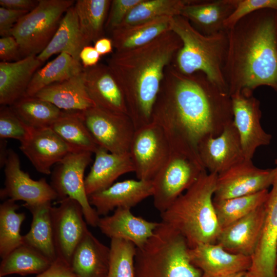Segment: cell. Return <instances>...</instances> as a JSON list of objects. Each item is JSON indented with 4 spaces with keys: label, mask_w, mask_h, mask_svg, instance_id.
Instances as JSON below:
<instances>
[{
    "label": "cell",
    "mask_w": 277,
    "mask_h": 277,
    "mask_svg": "<svg viewBox=\"0 0 277 277\" xmlns=\"http://www.w3.org/2000/svg\"><path fill=\"white\" fill-rule=\"evenodd\" d=\"M206 171L196 148L185 143L170 145L167 160L152 181L155 208L165 211Z\"/></svg>",
    "instance_id": "cell-7"
},
{
    "label": "cell",
    "mask_w": 277,
    "mask_h": 277,
    "mask_svg": "<svg viewBox=\"0 0 277 277\" xmlns=\"http://www.w3.org/2000/svg\"><path fill=\"white\" fill-rule=\"evenodd\" d=\"M31 128L27 126L15 113L10 106L0 108V139H16L23 141L29 134Z\"/></svg>",
    "instance_id": "cell-40"
},
{
    "label": "cell",
    "mask_w": 277,
    "mask_h": 277,
    "mask_svg": "<svg viewBox=\"0 0 277 277\" xmlns=\"http://www.w3.org/2000/svg\"><path fill=\"white\" fill-rule=\"evenodd\" d=\"M94 47L100 55L102 56L111 53L113 46L111 38L103 37L94 43Z\"/></svg>",
    "instance_id": "cell-48"
},
{
    "label": "cell",
    "mask_w": 277,
    "mask_h": 277,
    "mask_svg": "<svg viewBox=\"0 0 277 277\" xmlns=\"http://www.w3.org/2000/svg\"><path fill=\"white\" fill-rule=\"evenodd\" d=\"M35 277H77L70 265L64 261L57 258L50 267Z\"/></svg>",
    "instance_id": "cell-45"
},
{
    "label": "cell",
    "mask_w": 277,
    "mask_h": 277,
    "mask_svg": "<svg viewBox=\"0 0 277 277\" xmlns=\"http://www.w3.org/2000/svg\"><path fill=\"white\" fill-rule=\"evenodd\" d=\"M81 115L98 147L112 153L129 152L135 128L128 114L94 106L81 111Z\"/></svg>",
    "instance_id": "cell-11"
},
{
    "label": "cell",
    "mask_w": 277,
    "mask_h": 277,
    "mask_svg": "<svg viewBox=\"0 0 277 277\" xmlns=\"http://www.w3.org/2000/svg\"><path fill=\"white\" fill-rule=\"evenodd\" d=\"M9 149L7 148V142L6 140L0 141V165L1 167L5 166L6 161L8 155Z\"/></svg>",
    "instance_id": "cell-49"
},
{
    "label": "cell",
    "mask_w": 277,
    "mask_h": 277,
    "mask_svg": "<svg viewBox=\"0 0 277 277\" xmlns=\"http://www.w3.org/2000/svg\"><path fill=\"white\" fill-rule=\"evenodd\" d=\"M109 258L110 247L88 230L75 248L70 266L77 277H107Z\"/></svg>",
    "instance_id": "cell-27"
},
{
    "label": "cell",
    "mask_w": 277,
    "mask_h": 277,
    "mask_svg": "<svg viewBox=\"0 0 277 277\" xmlns=\"http://www.w3.org/2000/svg\"><path fill=\"white\" fill-rule=\"evenodd\" d=\"M276 276L277 277V252H276Z\"/></svg>",
    "instance_id": "cell-51"
},
{
    "label": "cell",
    "mask_w": 277,
    "mask_h": 277,
    "mask_svg": "<svg viewBox=\"0 0 277 277\" xmlns=\"http://www.w3.org/2000/svg\"><path fill=\"white\" fill-rule=\"evenodd\" d=\"M92 153L73 151L68 153L52 173L51 185L60 200L70 197L81 205L87 223L97 227L100 219L96 210L90 204L85 186L84 173L91 162Z\"/></svg>",
    "instance_id": "cell-9"
},
{
    "label": "cell",
    "mask_w": 277,
    "mask_h": 277,
    "mask_svg": "<svg viewBox=\"0 0 277 277\" xmlns=\"http://www.w3.org/2000/svg\"><path fill=\"white\" fill-rule=\"evenodd\" d=\"M273 177L274 168H259L251 160L245 159L217 175L213 199H228L268 189Z\"/></svg>",
    "instance_id": "cell-15"
},
{
    "label": "cell",
    "mask_w": 277,
    "mask_h": 277,
    "mask_svg": "<svg viewBox=\"0 0 277 277\" xmlns=\"http://www.w3.org/2000/svg\"><path fill=\"white\" fill-rule=\"evenodd\" d=\"M236 3L237 0H191L184 7L180 15L202 34L211 35L226 30L225 22Z\"/></svg>",
    "instance_id": "cell-24"
},
{
    "label": "cell",
    "mask_w": 277,
    "mask_h": 277,
    "mask_svg": "<svg viewBox=\"0 0 277 277\" xmlns=\"http://www.w3.org/2000/svg\"><path fill=\"white\" fill-rule=\"evenodd\" d=\"M35 96L65 111L81 112L95 106L86 90L84 70L67 80L45 87Z\"/></svg>",
    "instance_id": "cell-26"
},
{
    "label": "cell",
    "mask_w": 277,
    "mask_h": 277,
    "mask_svg": "<svg viewBox=\"0 0 277 277\" xmlns=\"http://www.w3.org/2000/svg\"><path fill=\"white\" fill-rule=\"evenodd\" d=\"M136 248L129 241L120 239H111L107 277H135Z\"/></svg>",
    "instance_id": "cell-39"
},
{
    "label": "cell",
    "mask_w": 277,
    "mask_h": 277,
    "mask_svg": "<svg viewBox=\"0 0 277 277\" xmlns=\"http://www.w3.org/2000/svg\"><path fill=\"white\" fill-rule=\"evenodd\" d=\"M217 174L204 172L165 211L162 222L185 239L190 248L205 243H216L221 229L213 203Z\"/></svg>",
    "instance_id": "cell-4"
},
{
    "label": "cell",
    "mask_w": 277,
    "mask_h": 277,
    "mask_svg": "<svg viewBox=\"0 0 277 277\" xmlns=\"http://www.w3.org/2000/svg\"><path fill=\"white\" fill-rule=\"evenodd\" d=\"M73 0H39L37 6L24 15L11 32L19 44L22 58L37 56L55 33Z\"/></svg>",
    "instance_id": "cell-8"
},
{
    "label": "cell",
    "mask_w": 277,
    "mask_h": 277,
    "mask_svg": "<svg viewBox=\"0 0 277 277\" xmlns=\"http://www.w3.org/2000/svg\"><path fill=\"white\" fill-rule=\"evenodd\" d=\"M227 30L224 76L229 94H253L262 86L277 92V11H256Z\"/></svg>",
    "instance_id": "cell-2"
},
{
    "label": "cell",
    "mask_w": 277,
    "mask_h": 277,
    "mask_svg": "<svg viewBox=\"0 0 277 277\" xmlns=\"http://www.w3.org/2000/svg\"><path fill=\"white\" fill-rule=\"evenodd\" d=\"M19 149L38 172L47 175L53 165L74 151L50 128H31Z\"/></svg>",
    "instance_id": "cell-17"
},
{
    "label": "cell",
    "mask_w": 277,
    "mask_h": 277,
    "mask_svg": "<svg viewBox=\"0 0 277 277\" xmlns=\"http://www.w3.org/2000/svg\"><path fill=\"white\" fill-rule=\"evenodd\" d=\"M50 260L33 248L22 244L2 259L0 276L12 274H39L52 265Z\"/></svg>",
    "instance_id": "cell-35"
},
{
    "label": "cell",
    "mask_w": 277,
    "mask_h": 277,
    "mask_svg": "<svg viewBox=\"0 0 277 277\" xmlns=\"http://www.w3.org/2000/svg\"><path fill=\"white\" fill-rule=\"evenodd\" d=\"M0 277H2V276H0Z\"/></svg>",
    "instance_id": "cell-52"
},
{
    "label": "cell",
    "mask_w": 277,
    "mask_h": 277,
    "mask_svg": "<svg viewBox=\"0 0 277 277\" xmlns=\"http://www.w3.org/2000/svg\"><path fill=\"white\" fill-rule=\"evenodd\" d=\"M32 215L29 232L23 235V244L31 247L52 262L57 259L51 219V202L24 204Z\"/></svg>",
    "instance_id": "cell-29"
},
{
    "label": "cell",
    "mask_w": 277,
    "mask_h": 277,
    "mask_svg": "<svg viewBox=\"0 0 277 277\" xmlns=\"http://www.w3.org/2000/svg\"><path fill=\"white\" fill-rule=\"evenodd\" d=\"M172 17L164 16L133 25L120 27L111 32L115 51L134 49L145 45L171 30Z\"/></svg>",
    "instance_id": "cell-30"
},
{
    "label": "cell",
    "mask_w": 277,
    "mask_h": 277,
    "mask_svg": "<svg viewBox=\"0 0 277 277\" xmlns=\"http://www.w3.org/2000/svg\"><path fill=\"white\" fill-rule=\"evenodd\" d=\"M264 218L263 204L221 229L216 243L230 253L251 257L261 236Z\"/></svg>",
    "instance_id": "cell-18"
},
{
    "label": "cell",
    "mask_w": 277,
    "mask_h": 277,
    "mask_svg": "<svg viewBox=\"0 0 277 277\" xmlns=\"http://www.w3.org/2000/svg\"><path fill=\"white\" fill-rule=\"evenodd\" d=\"M184 238L162 222L135 257V277H202Z\"/></svg>",
    "instance_id": "cell-6"
},
{
    "label": "cell",
    "mask_w": 277,
    "mask_h": 277,
    "mask_svg": "<svg viewBox=\"0 0 277 277\" xmlns=\"http://www.w3.org/2000/svg\"><path fill=\"white\" fill-rule=\"evenodd\" d=\"M29 11L0 7V35H11V32L18 21Z\"/></svg>",
    "instance_id": "cell-43"
},
{
    "label": "cell",
    "mask_w": 277,
    "mask_h": 277,
    "mask_svg": "<svg viewBox=\"0 0 277 277\" xmlns=\"http://www.w3.org/2000/svg\"><path fill=\"white\" fill-rule=\"evenodd\" d=\"M43 64L36 56L0 62V104L11 106L25 96L35 72Z\"/></svg>",
    "instance_id": "cell-25"
},
{
    "label": "cell",
    "mask_w": 277,
    "mask_h": 277,
    "mask_svg": "<svg viewBox=\"0 0 277 277\" xmlns=\"http://www.w3.org/2000/svg\"><path fill=\"white\" fill-rule=\"evenodd\" d=\"M84 70L86 90L95 106L128 114L124 93L107 65L97 64Z\"/></svg>",
    "instance_id": "cell-21"
},
{
    "label": "cell",
    "mask_w": 277,
    "mask_h": 277,
    "mask_svg": "<svg viewBox=\"0 0 277 277\" xmlns=\"http://www.w3.org/2000/svg\"><path fill=\"white\" fill-rule=\"evenodd\" d=\"M94 153V162L85 179L88 196L110 187L120 176L134 172L129 152L112 153L98 147Z\"/></svg>",
    "instance_id": "cell-23"
},
{
    "label": "cell",
    "mask_w": 277,
    "mask_h": 277,
    "mask_svg": "<svg viewBox=\"0 0 277 277\" xmlns=\"http://www.w3.org/2000/svg\"><path fill=\"white\" fill-rule=\"evenodd\" d=\"M142 0H112L111 2L105 28L112 32L117 28L125 18Z\"/></svg>",
    "instance_id": "cell-42"
},
{
    "label": "cell",
    "mask_w": 277,
    "mask_h": 277,
    "mask_svg": "<svg viewBox=\"0 0 277 277\" xmlns=\"http://www.w3.org/2000/svg\"><path fill=\"white\" fill-rule=\"evenodd\" d=\"M197 149L206 170L217 175L245 159L239 134L233 121L219 135L202 138Z\"/></svg>",
    "instance_id": "cell-16"
},
{
    "label": "cell",
    "mask_w": 277,
    "mask_h": 277,
    "mask_svg": "<svg viewBox=\"0 0 277 277\" xmlns=\"http://www.w3.org/2000/svg\"><path fill=\"white\" fill-rule=\"evenodd\" d=\"M74 151L94 153L98 146L85 126L81 111H65L50 127Z\"/></svg>",
    "instance_id": "cell-32"
},
{
    "label": "cell",
    "mask_w": 277,
    "mask_h": 277,
    "mask_svg": "<svg viewBox=\"0 0 277 277\" xmlns=\"http://www.w3.org/2000/svg\"><path fill=\"white\" fill-rule=\"evenodd\" d=\"M10 107L27 126L33 129L50 128L63 112L49 102L35 96H24Z\"/></svg>",
    "instance_id": "cell-33"
},
{
    "label": "cell",
    "mask_w": 277,
    "mask_h": 277,
    "mask_svg": "<svg viewBox=\"0 0 277 277\" xmlns=\"http://www.w3.org/2000/svg\"><path fill=\"white\" fill-rule=\"evenodd\" d=\"M171 30L183 43L172 63L173 66L186 75L202 72L228 93L224 76L228 48V30L211 35H204L181 15L172 18Z\"/></svg>",
    "instance_id": "cell-5"
},
{
    "label": "cell",
    "mask_w": 277,
    "mask_h": 277,
    "mask_svg": "<svg viewBox=\"0 0 277 277\" xmlns=\"http://www.w3.org/2000/svg\"><path fill=\"white\" fill-rule=\"evenodd\" d=\"M191 1L142 0L131 9L118 27L141 24L164 16L180 15L184 7Z\"/></svg>",
    "instance_id": "cell-38"
},
{
    "label": "cell",
    "mask_w": 277,
    "mask_h": 277,
    "mask_svg": "<svg viewBox=\"0 0 277 277\" xmlns=\"http://www.w3.org/2000/svg\"><path fill=\"white\" fill-rule=\"evenodd\" d=\"M266 189L251 194L215 200L213 203L221 229L247 215L265 203L268 194Z\"/></svg>",
    "instance_id": "cell-36"
},
{
    "label": "cell",
    "mask_w": 277,
    "mask_h": 277,
    "mask_svg": "<svg viewBox=\"0 0 277 277\" xmlns=\"http://www.w3.org/2000/svg\"><path fill=\"white\" fill-rule=\"evenodd\" d=\"M192 263L202 271V277H218L248 271L251 257L233 254L219 244L205 243L189 249Z\"/></svg>",
    "instance_id": "cell-19"
},
{
    "label": "cell",
    "mask_w": 277,
    "mask_h": 277,
    "mask_svg": "<svg viewBox=\"0 0 277 277\" xmlns=\"http://www.w3.org/2000/svg\"><path fill=\"white\" fill-rule=\"evenodd\" d=\"M152 181L126 180L113 183L107 188L88 196L91 205L99 215H105L118 208L131 209L152 196Z\"/></svg>",
    "instance_id": "cell-20"
},
{
    "label": "cell",
    "mask_w": 277,
    "mask_h": 277,
    "mask_svg": "<svg viewBox=\"0 0 277 277\" xmlns=\"http://www.w3.org/2000/svg\"><path fill=\"white\" fill-rule=\"evenodd\" d=\"M7 199L0 205V255L3 259L23 244L21 226L25 219L23 212H17L19 206Z\"/></svg>",
    "instance_id": "cell-37"
},
{
    "label": "cell",
    "mask_w": 277,
    "mask_h": 277,
    "mask_svg": "<svg viewBox=\"0 0 277 277\" xmlns=\"http://www.w3.org/2000/svg\"><path fill=\"white\" fill-rule=\"evenodd\" d=\"M230 97L233 122L239 134L245 159L252 160L258 148L270 144L272 135L262 128L260 102L253 94L236 93Z\"/></svg>",
    "instance_id": "cell-13"
},
{
    "label": "cell",
    "mask_w": 277,
    "mask_h": 277,
    "mask_svg": "<svg viewBox=\"0 0 277 277\" xmlns=\"http://www.w3.org/2000/svg\"><path fill=\"white\" fill-rule=\"evenodd\" d=\"M101 55L94 46L84 47L80 54V62L84 68L94 66L98 64Z\"/></svg>",
    "instance_id": "cell-46"
},
{
    "label": "cell",
    "mask_w": 277,
    "mask_h": 277,
    "mask_svg": "<svg viewBox=\"0 0 277 277\" xmlns=\"http://www.w3.org/2000/svg\"><path fill=\"white\" fill-rule=\"evenodd\" d=\"M233 119L230 95L205 74H184L172 63L166 68L152 120L170 145L183 142L197 149L202 138L219 135Z\"/></svg>",
    "instance_id": "cell-1"
},
{
    "label": "cell",
    "mask_w": 277,
    "mask_h": 277,
    "mask_svg": "<svg viewBox=\"0 0 277 277\" xmlns=\"http://www.w3.org/2000/svg\"><path fill=\"white\" fill-rule=\"evenodd\" d=\"M265 9L277 11V0H237L235 9L225 22V27L228 29L245 16Z\"/></svg>",
    "instance_id": "cell-41"
},
{
    "label": "cell",
    "mask_w": 277,
    "mask_h": 277,
    "mask_svg": "<svg viewBox=\"0 0 277 277\" xmlns=\"http://www.w3.org/2000/svg\"><path fill=\"white\" fill-rule=\"evenodd\" d=\"M38 2V0H1L0 6L8 9L30 11L37 6Z\"/></svg>",
    "instance_id": "cell-47"
},
{
    "label": "cell",
    "mask_w": 277,
    "mask_h": 277,
    "mask_svg": "<svg viewBox=\"0 0 277 277\" xmlns=\"http://www.w3.org/2000/svg\"><path fill=\"white\" fill-rule=\"evenodd\" d=\"M182 45L179 36L170 30L142 46L115 51L107 60L135 129L151 121L165 69Z\"/></svg>",
    "instance_id": "cell-3"
},
{
    "label": "cell",
    "mask_w": 277,
    "mask_h": 277,
    "mask_svg": "<svg viewBox=\"0 0 277 277\" xmlns=\"http://www.w3.org/2000/svg\"><path fill=\"white\" fill-rule=\"evenodd\" d=\"M22 59L20 47L12 36H3L0 38V60L3 62H13Z\"/></svg>",
    "instance_id": "cell-44"
},
{
    "label": "cell",
    "mask_w": 277,
    "mask_h": 277,
    "mask_svg": "<svg viewBox=\"0 0 277 277\" xmlns=\"http://www.w3.org/2000/svg\"><path fill=\"white\" fill-rule=\"evenodd\" d=\"M131 209L118 208L109 216L100 217L101 231L110 239H120L143 247L153 235L160 222L147 221L132 214Z\"/></svg>",
    "instance_id": "cell-22"
},
{
    "label": "cell",
    "mask_w": 277,
    "mask_h": 277,
    "mask_svg": "<svg viewBox=\"0 0 277 277\" xmlns=\"http://www.w3.org/2000/svg\"><path fill=\"white\" fill-rule=\"evenodd\" d=\"M89 45L79 25L74 6L69 8L63 16L58 28L46 48L37 58L43 63L51 56L63 52L80 61L82 49Z\"/></svg>",
    "instance_id": "cell-28"
},
{
    "label": "cell",
    "mask_w": 277,
    "mask_h": 277,
    "mask_svg": "<svg viewBox=\"0 0 277 277\" xmlns=\"http://www.w3.org/2000/svg\"><path fill=\"white\" fill-rule=\"evenodd\" d=\"M4 167L5 187L0 191L1 199L22 201L24 204L31 205L52 202L58 198L56 192L45 178L33 180L21 169L19 156L11 149H9Z\"/></svg>",
    "instance_id": "cell-14"
},
{
    "label": "cell",
    "mask_w": 277,
    "mask_h": 277,
    "mask_svg": "<svg viewBox=\"0 0 277 277\" xmlns=\"http://www.w3.org/2000/svg\"><path fill=\"white\" fill-rule=\"evenodd\" d=\"M111 1L77 0L74 6L81 30L89 44L103 37Z\"/></svg>",
    "instance_id": "cell-34"
},
{
    "label": "cell",
    "mask_w": 277,
    "mask_h": 277,
    "mask_svg": "<svg viewBox=\"0 0 277 277\" xmlns=\"http://www.w3.org/2000/svg\"><path fill=\"white\" fill-rule=\"evenodd\" d=\"M51 219L57 257L70 265L75 248L89 230L82 207L76 201L66 197L58 206L52 207Z\"/></svg>",
    "instance_id": "cell-12"
},
{
    "label": "cell",
    "mask_w": 277,
    "mask_h": 277,
    "mask_svg": "<svg viewBox=\"0 0 277 277\" xmlns=\"http://www.w3.org/2000/svg\"><path fill=\"white\" fill-rule=\"evenodd\" d=\"M83 70L81 62L66 53H61L35 72L25 96H35L45 87L67 80Z\"/></svg>",
    "instance_id": "cell-31"
},
{
    "label": "cell",
    "mask_w": 277,
    "mask_h": 277,
    "mask_svg": "<svg viewBox=\"0 0 277 277\" xmlns=\"http://www.w3.org/2000/svg\"><path fill=\"white\" fill-rule=\"evenodd\" d=\"M218 277H250L248 271H241Z\"/></svg>",
    "instance_id": "cell-50"
},
{
    "label": "cell",
    "mask_w": 277,
    "mask_h": 277,
    "mask_svg": "<svg viewBox=\"0 0 277 277\" xmlns=\"http://www.w3.org/2000/svg\"><path fill=\"white\" fill-rule=\"evenodd\" d=\"M170 145L163 128L153 120L135 129L129 153L138 180L152 181L167 160Z\"/></svg>",
    "instance_id": "cell-10"
}]
</instances>
